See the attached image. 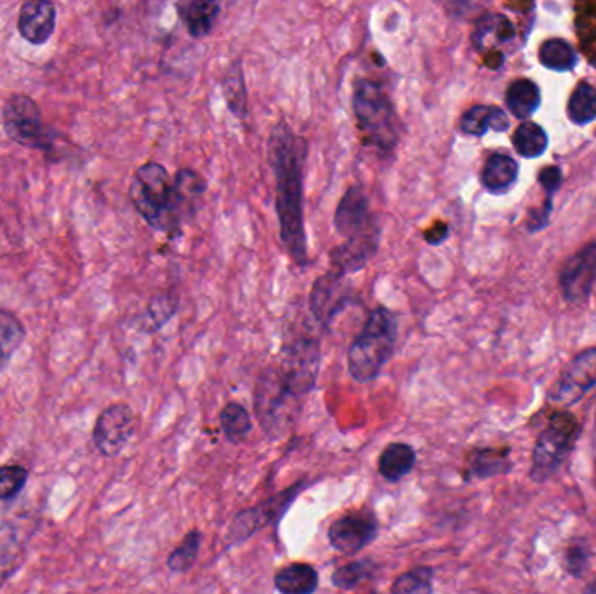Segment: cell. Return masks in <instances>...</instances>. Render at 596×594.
Here are the masks:
<instances>
[{"mask_svg":"<svg viewBox=\"0 0 596 594\" xmlns=\"http://www.w3.org/2000/svg\"><path fill=\"white\" fill-rule=\"evenodd\" d=\"M269 164L276 180V213L283 246L295 264L307 265L306 220H303V168L307 142L286 121L277 122L267 142Z\"/></svg>","mask_w":596,"mask_h":594,"instance_id":"cell-1","label":"cell"},{"mask_svg":"<svg viewBox=\"0 0 596 594\" xmlns=\"http://www.w3.org/2000/svg\"><path fill=\"white\" fill-rule=\"evenodd\" d=\"M353 110L363 143L380 154H393L399 143L398 113L383 86L372 79H357Z\"/></svg>","mask_w":596,"mask_h":594,"instance_id":"cell-2","label":"cell"},{"mask_svg":"<svg viewBox=\"0 0 596 594\" xmlns=\"http://www.w3.org/2000/svg\"><path fill=\"white\" fill-rule=\"evenodd\" d=\"M398 340V319L387 307H377L368 315L362 333L347 352V369L357 382H372L393 358Z\"/></svg>","mask_w":596,"mask_h":594,"instance_id":"cell-3","label":"cell"},{"mask_svg":"<svg viewBox=\"0 0 596 594\" xmlns=\"http://www.w3.org/2000/svg\"><path fill=\"white\" fill-rule=\"evenodd\" d=\"M130 197L136 211L152 229L172 232L181 226L172 176L163 164L140 166L131 180Z\"/></svg>","mask_w":596,"mask_h":594,"instance_id":"cell-4","label":"cell"},{"mask_svg":"<svg viewBox=\"0 0 596 594\" xmlns=\"http://www.w3.org/2000/svg\"><path fill=\"white\" fill-rule=\"evenodd\" d=\"M580 422L569 411H559L551 417L533 448V482H547L548 477L559 471L580 438Z\"/></svg>","mask_w":596,"mask_h":594,"instance_id":"cell-5","label":"cell"},{"mask_svg":"<svg viewBox=\"0 0 596 594\" xmlns=\"http://www.w3.org/2000/svg\"><path fill=\"white\" fill-rule=\"evenodd\" d=\"M2 122L9 140L18 145L47 154L55 151V131L44 122L34 98L26 95L9 97L2 110Z\"/></svg>","mask_w":596,"mask_h":594,"instance_id":"cell-6","label":"cell"},{"mask_svg":"<svg viewBox=\"0 0 596 594\" xmlns=\"http://www.w3.org/2000/svg\"><path fill=\"white\" fill-rule=\"evenodd\" d=\"M320 364V342L311 337H300L283 349L282 360L274 366L286 389L290 391L295 398L302 399L314 387Z\"/></svg>","mask_w":596,"mask_h":594,"instance_id":"cell-7","label":"cell"},{"mask_svg":"<svg viewBox=\"0 0 596 594\" xmlns=\"http://www.w3.org/2000/svg\"><path fill=\"white\" fill-rule=\"evenodd\" d=\"M298 399L283 384L276 366H269L256 384L255 410L267 435L282 436L297 414Z\"/></svg>","mask_w":596,"mask_h":594,"instance_id":"cell-8","label":"cell"},{"mask_svg":"<svg viewBox=\"0 0 596 594\" xmlns=\"http://www.w3.org/2000/svg\"><path fill=\"white\" fill-rule=\"evenodd\" d=\"M136 431L135 411L124 403L107 406L92 429V441L101 455L118 457Z\"/></svg>","mask_w":596,"mask_h":594,"instance_id":"cell-9","label":"cell"},{"mask_svg":"<svg viewBox=\"0 0 596 594\" xmlns=\"http://www.w3.org/2000/svg\"><path fill=\"white\" fill-rule=\"evenodd\" d=\"M353 300V288L349 285L347 276L328 271L318 277L312 285L309 307L316 321L330 327L333 319L341 315L342 310Z\"/></svg>","mask_w":596,"mask_h":594,"instance_id":"cell-10","label":"cell"},{"mask_svg":"<svg viewBox=\"0 0 596 594\" xmlns=\"http://www.w3.org/2000/svg\"><path fill=\"white\" fill-rule=\"evenodd\" d=\"M377 519L368 510L351 513L333 521L328 530L330 544L342 554H356L377 536Z\"/></svg>","mask_w":596,"mask_h":594,"instance_id":"cell-11","label":"cell"},{"mask_svg":"<svg viewBox=\"0 0 596 594\" xmlns=\"http://www.w3.org/2000/svg\"><path fill=\"white\" fill-rule=\"evenodd\" d=\"M378 246H380V226L374 223L362 234L347 238L344 243L333 248L330 253L332 271L342 276L360 273L368 265L369 260L374 258Z\"/></svg>","mask_w":596,"mask_h":594,"instance_id":"cell-12","label":"cell"},{"mask_svg":"<svg viewBox=\"0 0 596 594\" xmlns=\"http://www.w3.org/2000/svg\"><path fill=\"white\" fill-rule=\"evenodd\" d=\"M596 385V348L572 361L554 387L553 402L572 405Z\"/></svg>","mask_w":596,"mask_h":594,"instance_id":"cell-13","label":"cell"},{"mask_svg":"<svg viewBox=\"0 0 596 594\" xmlns=\"http://www.w3.org/2000/svg\"><path fill=\"white\" fill-rule=\"evenodd\" d=\"M298 492H300V486H291L290 490L276 495V497L271 498L267 503L238 515V518L232 521L231 530L228 534L229 542L249 539L256 530H261L265 525H269L273 519L282 515L286 507L294 503V498L297 497Z\"/></svg>","mask_w":596,"mask_h":594,"instance_id":"cell-14","label":"cell"},{"mask_svg":"<svg viewBox=\"0 0 596 594\" xmlns=\"http://www.w3.org/2000/svg\"><path fill=\"white\" fill-rule=\"evenodd\" d=\"M333 223H335V231L345 239L362 234L366 229L377 223V220L369 213L368 194L365 193L362 185L349 187L347 193L336 206Z\"/></svg>","mask_w":596,"mask_h":594,"instance_id":"cell-15","label":"cell"},{"mask_svg":"<svg viewBox=\"0 0 596 594\" xmlns=\"http://www.w3.org/2000/svg\"><path fill=\"white\" fill-rule=\"evenodd\" d=\"M596 283V243L572 256L560 274V286L569 301H583Z\"/></svg>","mask_w":596,"mask_h":594,"instance_id":"cell-16","label":"cell"},{"mask_svg":"<svg viewBox=\"0 0 596 594\" xmlns=\"http://www.w3.org/2000/svg\"><path fill=\"white\" fill-rule=\"evenodd\" d=\"M56 6L49 0H29L20 9L18 30L26 43L44 46L56 30Z\"/></svg>","mask_w":596,"mask_h":594,"instance_id":"cell-17","label":"cell"},{"mask_svg":"<svg viewBox=\"0 0 596 594\" xmlns=\"http://www.w3.org/2000/svg\"><path fill=\"white\" fill-rule=\"evenodd\" d=\"M471 38L479 53H499L497 47L509 44L515 38V26L503 14H483L476 22Z\"/></svg>","mask_w":596,"mask_h":594,"instance_id":"cell-18","label":"cell"},{"mask_svg":"<svg viewBox=\"0 0 596 594\" xmlns=\"http://www.w3.org/2000/svg\"><path fill=\"white\" fill-rule=\"evenodd\" d=\"M175 187V201H177L178 215L181 222L185 218L192 217L198 211L201 197L207 193V182L198 172L190 168L178 169L173 180Z\"/></svg>","mask_w":596,"mask_h":594,"instance_id":"cell-19","label":"cell"},{"mask_svg":"<svg viewBox=\"0 0 596 594\" xmlns=\"http://www.w3.org/2000/svg\"><path fill=\"white\" fill-rule=\"evenodd\" d=\"M181 22L185 23L194 38L207 37L219 20V2H201V0H187L177 6Z\"/></svg>","mask_w":596,"mask_h":594,"instance_id":"cell-20","label":"cell"},{"mask_svg":"<svg viewBox=\"0 0 596 594\" xmlns=\"http://www.w3.org/2000/svg\"><path fill=\"white\" fill-rule=\"evenodd\" d=\"M508 128V116L499 107L476 106L464 112L461 119L462 133L471 136H483L488 130L506 131Z\"/></svg>","mask_w":596,"mask_h":594,"instance_id":"cell-21","label":"cell"},{"mask_svg":"<svg viewBox=\"0 0 596 594\" xmlns=\"http://www.w3.org/2000/svg\"><path fill=\"white\" fill-rule=\"evenodd\" d=\"M518 164L509 155L492 154L482 172L485 189L494 194L506 193L517 182Z\"/></svg>","mask_w":596,"mask_h":594,"instance_id":"cell-22","label":"cell"},{"mask_svg":"<svg viewBox=\"0 0 596 594\" xmlns=\"http://www.w3.org/2000/svg\"><path fill=\"white\" fill-rule=\"evenodd\" d=\"M25 558V544L23 537L18 534V528L11 524L0 527V586L8 581Z\"/></svg>","mask_w":596,"mask_h":594,"instance_id":"cell-23","label":"cell"},{"mask_svg":"<svg viewBox=\"0 0 596 594\" xmlns=\"http://www.w3.org/2000/svg\"><path fill=\"white\" fill-rule=\"evenodd\" d=\"M25 339L26 330L23 322L13 312L0 310V372L8 369Z\"/></svg>","mask_w":596,"mask_h":594,"instance_id":"cell-24","label":"cell"},{"mask_svg":"<svg viewBox=\"0 0 596 594\" xmlns=\"http://www.w3.org/2000/svg\"><path fill=\"white\" fill-rule=\"evenodd\" d=\"M416 464V452L404 443L389 444L378 459V471L389 482H399Z\"/></svg>","mask_w":596,"mask_h":594,"instance_id":"cell-25","label":"cell"},{"mask_svg":"<svg viewBox=\"0 0 596 594\" xmlns=\"http://www.w3.org/2000/svg\"><path fill=\"white\" fill-rule=\"evenodd\" d=\"M506 103L515 118H530L541 106V91L532 80H515L506 92Z\"/></svg>","mask_w":596,"mask_h":594,"instance_id":"cell-26","label":"cell"},{"mask_svg":"<svg viewBox=\"0 0 596 594\" xmlns=\"http://www.w3.org/2000/svg\"><path fill=\"white\" fill-rule=\"evenodd\" d=\"M276 587L282 594H312L318 587V573L303 563L286 566L277 572Z\"/></svg>","mask_w":596,"mask_h":594,"instance_id":"cell-27","label":"cell"},{"mask_svg":"<svg viewBox=\"0 0 596 594\" xmlns=\"http://www.w3.org/2000/svg\"><path fill=\"white\" fill-rule=\"evenodd\" d=\"M222 88L229 109L232 110L235 118H246L249 116V100H246V86H244V74L241 70L240 62H235L229 68L228 74L223 77Z\"/></svg>","mask_w":596,"mask_h":594,"instance_id":"cell-28","label":"cell"},{"mask_svg":"<svg viewBox=\"0 0 596 594\" xmlns=\"http://www.w3.org/2000/svg\"><path fill=\"white\" fill-rule=\"evenodd\" d=\"M512 143H515L518 154L529 157V160H536L548 148V134L536 122H523L515 131Z\"/></svg>","mask_w":596,"mask_h":594,"instance_id":"cell-29","label":"cell"},{"mask_svg":"<svg viewBox=\"0 0 596 594\" xmlns=\"http://www.w3.org/2000/svg\"><path fill=\"white\" fill-rule=\"evenodd\" d=\"M539 58L544 67L556 72L571 70L577 64L574 47L562 38H551L548 43L542 44Z\"/></svg>","mask_w":596,"mask_h":594,"instance_id":"cell-30","label":"cell"},{"mask_svg":"<svg viewBox=\"0 0 596 594\" xmlns=\"http://www.w3.org/2000/svg\"><path fill=\"white\" fill-rule=\"evenodd\" d=\"M569 118L575 124H589L596 118V89L581 82L569 101Z\"/></svg>","mask_w":596,"mask_h":594,"instance_id":"cell-31","label":"cell"},{"mask_svg":"<svg viewBox=\"0 0 596 594\" xmlns=\"http://www.w3.org/2000/svg\"><path fill=\"white\" fill-rule=\"evenodd\" d=\"M220 424H222L225 436L234 443L244 440L246 435L252 431V419H250L249 411L244 410L243 406L238 405V403H231V405L223 408L222 414H220Z\"/></svg>","mask_w":596,"mask_h":594,"instance_id":"cell-32","label":"cell"},{"mask_svg":"<svg viewBox=\"0 0 596 594\" xmlns=\"http://www.w3.org/2000/svg\"><path fill=\"white\" fill-rule=\"evenodd\" d=\"M375 570H377V565H375L374 561H354V563H349V565L335 570L332 578L333 586L339 587V590H354L366 579L372 578Z\"/></svg>","mask_w":596,"mask_h":594,"instance_id":"cell-33","label":"cell"},{"mask_svg":"<svg viewBox=\"0 0 596 594\" xmlns=\"http://www.w3.org/2000/svg\"><path fill=\"white\" fill-rule=\"evenodd\" d=\"M433 570L428 566L410 570L396 579L393 594H431L433 591Z\"/></svg>","mask_w":596,"mask_h":594,"instance_id":"cell-34","label":"cell"},{"mask_svg":"<svg viewBox=\"0 0 596 594\" xmlns=\"http://www.w3.org/2000/svg\"><path fill=\"white\" fill-rule=\"evenodd\" d=\"M508 453L500 450H479L471 461V471L478 477H490L508 469Z\"/></svg>","mask_w":596,"mask_h":594,"instance_id":"cell-35","label":"cell"},{"mask_svg":"<svg viewBox=\"0 0 596 594\" xmlns=\"http://www.w3.org/2000/svg\"><path fill=\"white\" fill-rule=\"evenodd\" d=\"M29 482V469L23 465H0V501H13Z\"/></svg>","mask_w":596,"mask_h":594,"instance_id":"cell-36","label":"cell"},{"mask_svg":"<svg viewBox=\"0 0 596 594\" xmlns=\"http://www.w3.org/2000/svg\"><path fill=\"white\" fill-rule=\"evenodd\" d=\"M199 546H201V531H190L184 542L169 554L168 566L173 572H187L198 558Z\"/></svg>","mask_w":596,"mask_h":594,"instance_id":"cell-37","label":"cell"},{"mask_svg":"<svg viewBox=\"0 0 596 594\" xmlns=\"http://www.w3.org/2000/svg\"><path fill=\"white\" fill-rule=\"evenodd\" d=\"M175 309H177V300H173L172 295H163V297L154 298L147 310L148 318L154 322L152 331H156L157 328L163 327L164 322L168 321L175 315Z\"/></svg>","mask_w":596,"mask_h":594,"instance_id":"cell-38","label":"cell"},{"mask_svg":"<svg viewBox=\"0 0 596 594\" xmlns=\"http://www.w3.org/2000/svg\"><path fill=\"white\" fill-rule=\"evenodd\" d=\"M565 563H567L569 572L574 573V575H581L584 565H586V552L581 548L569 549L567 561Z\"/></svg>","mask_w":596,"mask_h":594,"instance_id":"cell-39","label":"cell"},{"mask_svg":"<svg viewBox=\"0 0 596 594\" xmlns=\"http://www.w3.org/2000/svg\"><path fill=\"white\" fill-rule=\"evenodd\" d=\"M539 180H541L542 187L548 190V194H553L554 190L559 189L560 182H562V172L554 166L544 169V172L539 175Z\"/></svg>","mask_w":596,"mask_h":594,"instance_id":"cell-40","label":"cell"},{"mask_svg":"<svg viewBox=\"0 0 596 594\" xmlns=\"http://www.w3.org/2000/svg\"><path fill=\"white\" fill-rule=\"evenodd\" d=\"M446 235H449V227L438 223V226L431 227L429 231H426L424 239L429 244H440L445 241Z\"/></svg>","mask_w":596,"mask_h":594,"instance_id":"cell-41","label":"cell"},{"mask_svg":"<svg viewBox=\"0 0 596 594\" xmlns=\"http://www.w3.org/2000/svg\"><path fill=\"white\" fill-rule=\"evenodd\" d=\"M584 594H596V581L593 582L592 586H588V590L584 591Z\"/></svg>","mask_w":596,"mask_h":594,"instance_id":"cell-42","label":"cell"}]
</instances>
